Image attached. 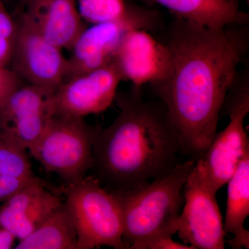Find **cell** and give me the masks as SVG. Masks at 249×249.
<instances>
[{
	"label": "cell",
	"instance_id": "15",
	"mask_svg": "<svg viewBox=\"0 0 249 249\" xmlns=\"http://www.w3.org/2000/svg\"><path fill=\"white\" fill-rule=\"evenodd\" d=\"M166 8L175 17L219 29L247 24L248 15L240 9V0H142Z\"/></svg>",
	"mask_w": 249,
	"mask_h": 249
},
{
	"label": "cell",
	"instance_id": "12",
	"mask_svg": "<svg viewBox=\"0 0 249 249\" xmlns=\"http://www.w3.org/2000/svg\"><path fill=\"white\" fill-rule=\"evenodd\" d=\"M49 97L35 86L22 85L0 106V128L29 150L40 137L50 117Z\"/></svg>",
	"mask_w": 249,
	"mask_h": 249
},
{
	"label": "cell",
	"instance_id": "5",
	"mask_svg": "<svg viewBox=\"0 0 249 249\" xmlns=\"http://www.w3.org/2000/svg\"><path fill=\"white\" fill-rule=\"evenodd\" d=\"M95 127L84 118L50 116L29 151L46 171L58 175L65 185L76 183L92 168Z\"/></svg>",
	"mask_w": 249,
	"mask_h": 249
},
{
	"label": "cell",
	"instance_id": "9",
	"mask_svg": "<svg viewBox=\"0 0 249 249\" xmlns=\"http://www.w3.org/2000/svg\"><path fill=\"white\" fill-rule=\"evenodd\" d=\"M124 76L115 60L64 81L48 98L49 116L85 118L106 111L114 102Z\"/></svg>",
	"mask_w": 249,
	"mask_h": 249
},
{
	"label": "cell",
	"instance_id": "11",
	"mask_svg": "<svg viewBox=\"0 0 249 249\" xmlns=\"http://www.w3.org/2000/svg\"><path fill=\"white\" fill-rule=\"evenodd\" d=\"M114 60L124 79L129 80L137 88L163 81L171 67L168 47L145 29L129 31L121 42Z\"/></svg>",
	"mask_w": 249,
	"mask_h": 249
},
{
	"label": "cell",
	"instance_id": "17",
	"mask_svg": "<svg viewBox=\"0 0 249 249\" xmlns=\"http://www.w3.org/2000/svg\"><path fill=\"white\" fill-rule=\"evenodd\" d=\"M14 249H78L76 227L65 201Z\"/></svg>",
	"mask_w": 249,
	"mask_h": 249
},
{
	"label": "cell",
	"instance_id": "16",
	"mask_svg": "<svg viewBox=\"0 0 249 249\" xmlns=\"http://www.w3.org/2000/svg\"><path fill=\"white\" fill-rule=\"evenodd\" d=\"M227 213L224 222L226 235L234 237L227 244L234 249L249 248V232L245 227L249 214V150L246 152L228 181Z\"/></svg>",
	"mask_w": 249,
	"mask_h": 249
},
{
	"label": "cell",
	"instance_id": "13",
	"mask_svg": "<svg viewBox=\"0 0 249 249\" xmlns=\"http://www.w3.org/2000/svg\"><path fill=\"white\" fill-rule=\"evenodd\" d=\"M35 177L21 191L0 206V225L18 240L25 238L62 204Z\"/></svg>",
	"mask_w": 249,
	"mask_h": 249
},
{
	"label": "cell",
	"instance_id": "8",
	"mask_svg": "<svg viewBox=\"0 0 249 249\" xmlns=\"http://www.w3.org/2000/svg\"><path fill=\"white\" fill-rule=\"evenodd\" d=\"M16 20L11 70L22 81L51 96L66 79L68 59L62 49L41 34L24 12Z\"/></svg>",
	"mask_w": 249,
	"mask_h": 249
},
{
	"label": "cell",
	"instance_id": "6",
	"mask_svg": "<svg viewBox=\"0 0 249 249\" xmlns=\"http://www.w3.org/2000/svg\"><path fill=\"white\" fill-rule=\"evenodd\" d=\"M238 80L236 76L222 107L230 122L225 129L217 132L204 157L196 160L193 168L198 178L215 193L231 178L249 150L244 127L249 112V80Z\"/></svg>",
	"mask_w": 249,
	"mask_h": 249
},
{
	"label": "cell",
	"instance_id": "4",
	"mask_svg": "<svg viewBox=\"0 0 249 249\" xmlns=\"http://www.w3.org/2000/svg\"><path fill=\"white\" fill-rule=\"evenodd\" d=\"M62 191L76 227L78 249L103 246L127 249L123 240L120 208L98 179L87 175L78 182L65 185Z\"/></svg>",
	"mask_w": 249,
	"mask_h": 249
},
{
	"label": "cell",
	"instance_id": "22",
	"mask_svg": "<svg viewBox=\"0 0 249 249\" xmlns=\"http://www.w3.org/2000/svg\"><path fill=\"white\" fill-rule=\"evenodd\" d=\"M24 83L9 67H0V106Z\"/></svg>",
	"mask_w": 249,
	"mask_h": 249
},
{
	"label": "cell",
	"instance_id": "23",
	"mask_svg": "<svg viewBox=\"0 0 249 249\" xmlns=\"http://www.w3.org/2000/svg\"><path fill=\"white\" fill-rule=\"evenodd\" d=\"M17 31L16 19L8 12L3 0H0V37L14 41Z\"/></svg>",
	"mask_w": 249,
	"mask_h": 249
},
{
	"label": "cell",
	"instance_id": "1",
	"mask_svg": "<svg viewBox=\"0 0 249 249\" xmlns=\"http://www.w3.org/2000/svg\"><path fill=\"white\" fill-rule=\"evenodd\" d=\"M164 43L171 67L166 78L152 87L183 154L196 161L217 134L223 103L248 53L249 27L234 24L212 29L176 17Z\"/></svg>",
	"mask_w": 249,
	"mask_h": 249
},
{
	"label": "cell",
	"instance_id": "14",
	"mask_svg": "<svg viewBox=\"0 0 249 249\" xmlns=\"http://www.w3.org/2000/svg\"><path fill=\"white\" fill-rule=\"evenodd\" d=\"M49 42L71 50L86 26L75 0H27L24 11Z\"/></svg>",
	"mask_w": 249,
	"mask_h": 249
},
{
	"label": "cell",
	"instance_id": "3",
	"mask_svg": "<svg viewBox=\"0 0 249 249\" xmlns=\"http://www.w3.org/2000/svg\"><path fill=\"white\" fill-rule=\"evenodd\" d=\"M196 160L188 159L167 175L127 191L109 192L120 208L123 240L127 249L142 239L157 235H173L184 199L183 189Z\"/></svg>",
	"mask_w": 249,
	"mask_h": 249
},
{
	"label": "cell",
	"instance_id": "18",
	"mask_svg": "<svg viewBox=\"0 0 249 249\" xmlns=\"http://www.w3.org/2000/svg\"><path fill=\"white\" fill-rule=\"evenodd\" d=\"M0 175L34 176L27 150L0 128Z\"/></svg>",
	"mask_w": 249,
	"mask_h": 249
},
{
	"label": "cell",
	"instance_id": "19",
	"mask_svg": "<svg viewBox=\"0 0 249 249\" xmlns=\"http://www.w3.org/2000/svg\"><path fill=\"white\" fill-rule=\"evenodd\" d=\"M82 19L92 24L116 20L124 16V0H77Z\"/></svg>",
	"mask_w": 249,
	"mask_h": 249
},
{
	"label": "cell",
	"instance_id": "10",
	"mask_svg": "<svg viewBox=\"0 0 249 249\" xmlns=\"http://www.w3.org/2000/svg\"><path fill=\"white\" fill-rule=\"evenodd\" d=\"M184 206L178 218V237L195 249H225L222 213L216 193L192 170L183 186Z\"/></svg>",
	"mask_w": 249,
	"mask_h": 249
},
{
	"label": "cell",
	"instance_id": "2",
	"mask_svg": "<svg viewBox=\"0 0 249 249\" xmlns=\"http://www.w3.org/2000/svg\"><path fill=\"white\" fill-rule=\"evenodd\" d=\"M141 88L116 93L120 113L95 127L90 175L107 191H127L167 175L181 163V142L161 102L145 101Z\"/></svg>",
	"mask_w": 249,
	"mask_h": 249
},
{
	"label": "cell",
	"instance_id": "24",
	"mask_svg": "<svg viewBox=\"0 0 249 249\" xmlns=\"http://www.w3.org/2000/svg\"><path fill=\"white\" fill-rule=\"evenodd\" d=\"M16 238L11 232L0 225V249L14 248Z\"/></svg>",
	"mask_w": 249,
	"mask_h": 249
},
{
	"label": "cell",
	"instance_id": "21",
	"mask_svg": "<svg viewBox=\"0 0 249 249\" xmlns=\"http://www.w3.org/2000/svg\"><path fill=\"white\" fill-rule=\"evenodd\" d=\"M36 175L31 177H19L14 175H0V203L7 201L21 191Z\"/></svg>",
	"mask_w": 249,
	"mask_h": 249
},
{
	"label": "cell",
	"instance_id": "20",
	"mask_svg": "<svg viewBox=\"0 0 249 249\" xmlns=\"http://www.w3.org/2000/svg\"><path fill=\"white\" fill-rule=\"evenodd\" d=\"M130 249H195L186 244L178 243L173 240V235H157L134 242Z\"/></svg>",
	"mask_w": 249,
	"mask_h": 249
},
{
	"label": "cell",
	"instance_id": "7",
	"mask_svg": "<svg viewBox=\"0 0 249 249\" xmlns=\"http://www.w3.org/2000/svg\"><path fill=\"white\" fill-rule=\"evenodd\" d=\"M157 24L158 15L156 11L129 5L122 18L85 28L71 49L65 80L112 61L129 31L137 29L147 31L153 29Z\"/></svg>",
	"mask_w": 249,
	"mask_h": 249
}]
</instances>
